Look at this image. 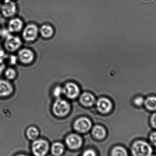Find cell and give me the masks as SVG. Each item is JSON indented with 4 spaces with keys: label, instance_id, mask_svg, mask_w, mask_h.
I'll use <instances>...</instances> for the list:
<instances>
[{
    "label": "cell",
    "instance_id": "6da1fadb",
    "mask_svg": "<svg viewBox=\"0 0 156 156\" xmlns=\"http://www.w3.org/2000/svg\"><path fill=\"white\" fill-rule=\"evenodd\" d=\"M154 150V148L148 140L138 138L131 144L129 153L132 156H152Z\"/></svg>",
    "mask_w": 156,
    "mask_h": 156
},
{
    "label": "cell",
    "instance_id": "7a4b0ae2",
    "mask_svg": "<svg viewBox=\"0 0 156 156\" xmlns=\"http://www.w3.org/2000/svg\"><path fill=\"white\" fill-rule=\"evenodd\" d=\"M70 103L61 98L56 99L52 105V111L53 113L55 116L60 118L66 116L70 112Z\"/></svg>",
    "mask_w": 156,
    "mask_h": 156
},
{
    "label": "cell",
    "instance_id": "3957f363",
    "mask_svg": "<svg viewBox=\"0 0 156 156\" xmlns=\"http://www.w3.org/2000/svg\"><path fill=\"white\" fill-rule=\"evenodd\" d=\"M96 108L103 115L108 114L113 111L114 104L111 99L106 97H101L96 102Z\"/></svg>",
    "mask_w": 156,
    "mask_h": 156
},
{
    "label": "cell",
    "instance_id": "277c9868",
    "mask_svg": "<svg viewBox=\"0 0 156 156\" xmlns=\"http://www.w3.org/2000/svg\"><path fill=\"white\" fill-rule=\"evenodd\" d=\"M80 89L78 84L73 82L66 83L63 87V94L70 100H75L80 95Z\"/></svg>",
    "mask_w": 156,
    "mask_h": 156
},
{
    "label": "cell",
    "instance_id": "5b68a950",
    "mask_svg": "<svg viewBox=\"0 0 156 156\" xmlns=\"http://www.w3.org/2000/svg\"><path fill=\"white\" fill-rule=\"evenodd\" d=\"M48 150V144L44 140H36L32 145V151L35 156H44Z\"/></svg>",
    "mask_w": 156,
    "mask_h": 156
},
{
    "label": "cell",
    "instance_id": "8992f818",
    "mask_svg": "<svg viewBox=\"0 0 156 156\" xmlns=\"http://www.w3.org/2000/svg\"><path fill=\"white\" fill-rule=\"evenodd\" d=\"M22 44V41L18 37L9 35L5 37V47L9 52L16 51L21 47Z\"/></svg>",
    "mask_w": 156,
    "mask_h": 156
},
{
    "label": "cell",
    "instance_id": "52a82bcc",
    "mask_svg": "<svg viewBox=\"0 0 156 156\" xmlns=\"http://www.w3.org/2000/svg\"><path fill=\"white\" fill-rule=\"evenodd\" d=\"M38 32V28L34 24L28 25L23 31V37L27 42H33L37 38Z\"/></svg>",
    "mask_w": 156,
    "mask_h": 156
},
{
    "label": "cell",
    "instance_id": "ba28073f",
    "mask_svg": "<svg viewBox=\"0 0 156 156\" xmlns=\"http://www.w3.org/2000/svg\"><path fill=\"white\" fill-rule=\"evenodd\" d=\"M92 123L87 117H82L78 118L74 123V127L76 131L81 133H86L90 129Z\"/></svg>",
    "mask_w": 156,
    "mask_h": 156
},
{
    "label": "cell",
    "instance_id": "9c48e42d",
    "mask_svg": "<svg viewBox=\"0 0 156 156\" xmlns=\"http://www.w3.org/2000/svg\"><path fill=\"white\" fill-rule=\"evenodd\" d=\"M18 57L21 63L28 65L33 62L35 55L34 52L30 49L23 48L18 52Z\"/></svg>",
    "mask_w": 156,
    "mask_h": 156
},
{
    "label": "cell",
    "instance_id": "30bf717a",
    "mask_svg": "<svg viewBox=\"0 0 156 156\" xmlns=\"http://www.w3.org/2000/svg\"><path fill=\"white\" fill-rule=\"evenodd\" d=\"M79 101L84 107H92L96 103V98L91 93L85 91L80 95Z\"/></svg>",
    "mask_w": 156,
    "mask_h": 156
},
{
    "label": "cell",
    "instance_id": "8fae6325",
    "mask_svg": "<svg viewBox=\"0 0 156 156\" xmlns=\"http://www.w3.org/2000/svg\"><path fill=\"white\" fill-rule=\"evenodd\" d=\"M1 9L4 16L6 17H12L16 12V8L15 4L12 1L5 2V3L2 5Z\"/></svg>",
    "mask_w": 156,
    "mask_h": 156
},
{
    "label": "cell",
    "instance_id": "7c38bea8",
    "mask_svg": "<svg viewBox=\"0 0 156 156\" xmlns=\"http://www.w3.org/2000/svg\"><path fill=\"white\" fill-rule=\"evenodd\" d=\"M66 142L69 148L76 149L80 148L81 146L82 141L80 136L76 134H72L67 137Z\"/></svg>",
    "mask_w": 156,
    "mask_h": 156
},
{
    "label": "cell",
    "instance_id": "4fadbf2b",
    "mask_svg": "<svg viewBox=\"0 0 156 156\" xmlns=\"http://www.w3.org/2000/svg\"><path fill=\"white\" fill-rule=\"evenodd\" d=\"M144 107L149 112L156 111V95L150 94L145 98Z\"/></svg>",
    "mask_w": 156,
    "mask_h": 156
},
{
    "label": "cell",
    "instance_id": "5bb4252c",
    "mask_svg": "<svg viewBox=\"0 0 156 156\" xmlns=\"http://www.w3.org/2000/svg\"><path fill=\"white\" fill-rule=\"evenodd\" d=\"M12 84L5 80H0V97L9 96L12 92Z\"/></svg>",
    "mask_w": 156,
    "mask_h": 156
},
{
    "label": "cell",
    "instance_id": "9a60e30c",
    "mask_svg": "<svg viewBox=\"0 0 156 156\" xmlns=\"http://www.w3.org/2000/svg\"><path fill=\"white\" fill-rule=\"evenodd\" d=\"M23 23L19 18H13L8 23V29L11 33H17L22 30Z\"/></svg>",
    "mask_w": 156,
    "mask_h": 156
},
{
    "label": "cell",
    "instance_id": "2e32d148",
    "mask_svg": "<svg viewBox=\"0 0 156 156\" xmlns=\"http://www.w3.org/2000/svg\"><path fill=\"white\" fill-rule=\"evenodd\" d=\"M92 133L94 136L97 139H103L106 135V131L101 126H95L92 130Z\"/></svg>",
    "mask_w": 156,
    "mask_h": 156
},
{
    "label": "cell",
    "instance_id": "e0dca14e",
    "mask_svg": "<svg viewBox=\"0 0 156 156\" xmlns=\"http://www.w3.org/2000/svg\"><path fill=\"white\" fill-rule=\"evenodd\" d=\"M130 153L125 147L117 146L112 150V156H129Z\"/></svg>",
    "mask_w": 156,
    "mask_h": 156
},
{
    "label": "cell",
    "instance_id": "ac0fdd59",
    "mask_svg": "<svg viewBox=\"0 0 156 156\" xmlns=\"http://www.w3.org/2000/svg\"><path fill=\"white\" fill-rule=\"evenodd\" d=\"M40 32L42 37L48 38L53 36L54 31L52 27L48 25H44L41 27Z\"/></svg>",
    "mask_w": 156,
    "mask_h": 156
},
{
    "label": "cell",
    "instance_id": "d6986e66",
    "mask_svg": "<svg viewBox=\"0 0 156 156\" xmlns=\"http://www.w3.org/2000/svg\"><path fill=\"white\" fill-rule=\"evenodd\" d=\"M144 96L142 95H137L135 96L132 100V103L135 107L142 108L144 107Z\"/></svg>",
    "mask_w": 156,
    "mask_h": 156
},
{
    "label": "cell",
    "instance_id": "ffe728a7",
    "mask_svg": "<svg viewBox=\"0 0 156 156\" xmlns=\"http://www.w3.org/2000/svg\"><path fill=\"white\" fill-rule=\"evenodd\" d=\"M64 151V146L61 143H55L52 147V152L55 156H59L63 154Z\"/></svg>",
    "mask_w": 156,
    "mask_h": 156
},
{
    "label": "cell",
    "instance_id": "44dd1931",
    "mask_svg": "<svg viewBox=\"0 0 156 156\" xmlns=\"http://www.w3.org/2000/svg\"><path fill=\"white\" fill-rule=\"evenodd\" d=\"M39 134L38 130L36 127L31 126L27 131V135L30 140H35L37 138Z\"/></svg>",
    "mask_w": 156,
    "mask_h": 156
},
{
    "label": "cell",
    "instance_id": "7402d4cb",
    "mask_svg": "<svg viewBox=\"0 0 156 156\" xmlns=\"http://www.w3.org/2000/svg\"><path fill=\"white\" fill-rule=\"evenodd\" d=\"M52 94L55 100L60 98L63 94V87L60 85L55 86L52 90Z\"/></svg>",
    "mask_w": 156,
    "mask_h": 156
},
{
    "label": "cell",
    "instance_id": "603a6c76",
    "mask_svg": "<svg viewBox=\"0 0 156 156\" xmlns=\"http://www.w3.org/2000/svg\"><path fill=\"white\" fill-rule=\"evenodd\" d=\"M147 140L154 148H156V130H153L149 133Z\"/></svg>",
    "mask_w": 156,
    "mask_h": 156
},
{
    "label": "cell",
    "instance_id": "cb8c5ba5",
    "mask_svg": "<svg viewBox=\"0 0 156 156\" xmlns=\"http://www.w3.org/2000/svg\"><path fill=\"white\" fill-rule=\"evenodd\" d=\"M148 124L153 130H156V111L150 114L148 119Z\"/></svg>",
    "mask_w": 156,
    "mask_h": 156
},
{
    "label": "cell",
    "instance_id": "d4e9b609",
    "mask_svg": "<svg viewBox=\"0 0 156 156\" xmlns=\"http://www.w3.org/2000/svg\"><path fill=\"white\" fill-rule=\"evenodd\" d=\"M5 75L8 80H13L16 76V72L13 69L9 68L5 70Z\"/></svg>",
    "mask_w": 156,
    "mask_h": 156
},
{
    "label": "cell",
    "instance_id": "484cf974",
    "mask_svg": "<svg viewBox=\"0 0 156 156\" xmlns=\"http://www.w3.org/2000/svg\"><path fill=\"white\" fill-rule=\"evenodd\" d=\"M82 156H96V153L94 150L89 149L83 152Z\"/></svg>",
    "mask_w": 156,
    "mask_h": 156
},
{
    "label": "cell",
    "instance_id": "4316f807",
    "mask_svg": "<svg viewBox=\"0 0 156 156\" xmlns=\"http://www.w3.org/2000/svg\"><path fill=\"white\" fill-rule=\"evenodd\" d=\"M5 68V65L4 60L3 58H0V74L3 71Z\"/></svg>",
    "mask_w": 156,
    "mask_h": 156
},
{
    "label": "cell",
    "instance_id": "83f0119b",
    "mask_svg": "<svg viewBox=\"0 0 156 156\" xmlns=\"http://www.w3.org/2000/svg\"><path fill=\"white\" fill-rule=\"evenodd\" d=\"M10 63L12 65H14L16 63L17 61V58L16 57L14 56H12L10 58Z\"/></svg>",
    "mask_w": 156,
    "mask_h": 156
},
{
    "label": "cell",
    "instance_id": "f1b7e54d",
    "mask_svg": "<svg viewBox=\"0 0 156 156\" xmlns=\"http://www.w3.org/2000/svg\"><path fill=\"white\" fill-rule=\"evenodd\" d=\"M5 57V54L4 51L2 48V46L0 45V58H4Z\"/></svg>",
    "mask_w": 156,
    "mask_h": 156
},
{
    "label": "cell",
    "instance_id": "f546056e",
    "mask_svg": "<svg viewBox=\"0 0 156 156\" xmlns=\"http://www.w3.org/2000/svg\"><path fill=\"white\" fill-rule=\"evenodd\" d=\"M16 156H27L26 155H24V154H19V155H17Z\"/></svg>",
    "mask_w": 156,
    "mask_h": 156
},
{
    "label": "cell",
    "instance_id": "4dcf8cb0",
    "mask_svg": "<svg viewBox=\"0 0 156 156\" xmlns=\"http://www.w3.org/2000/svg\"><path fill=\"white\" fill-rule=\"evenodd\" d=\"M5 2H8L11 1V0H4Z\"/></svg>",
    "mask_w": 156,
    "mask_h": 156
},
{
    "label": "cell",
    "instance_id": "1f68e13d",
    "mask_svg": "<svg viewBox=\"0 0 156 156\" xmlns=\"http://www.w3.org/2000/svg\"><path fill=\"white\" fill-rule=\"evenodd\" d=\"M156 156V154H155V153H154V154H153V156Z\"/></svg>",
    "mask_w": 156,
    "mask_h": 156
},
{
    "label": "cell",
    "instance_id": "d6a6232c",
    "mask_svg": "<svg viewBox=\"0 0 156 156\" xmlns=\"http://www.w3.org/2000/svg\"><path fill=\"white\" fill-rule=\"evenodd\" d=\"M1 7H2V5H1V2H0V9H1Z\"/></svg>",
    "mask_w": 156,
    "mask_h": 156
}]
</instances>
